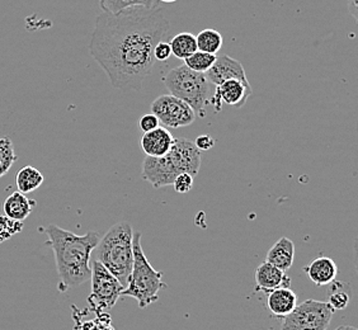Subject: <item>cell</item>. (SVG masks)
Returning a JSON list of instances; mask_svg holds the SVG:
<instances>
[{"instance_id": "cell-2", "label": "cell", "mask_w": 358, "mask_h": 330, "mask_svg": "<svg viewBox=\"0 0 358 330\" xmlns=\"http://www.w3.org/2000/svg\"><path fill=\"white\" fill-rule=\"evenodd\" d=\"M41 229L48 235V244L55 255L59 291L65 292L90 281V257L99 243V234L90 231L85 235H76L57 225Z\"/></svg>"}, {"instance_id": "cell-10", "label": "cell", "mask_w": 358, "mask_h": 330, "mask_svg": "<svg viewBox=\"0 0 358 330\" xmlns=\"http://www.w3.org/2000/svg\"><path fill=\"white\" fill-rule=\"evenodd\" d=\"M176 171L196 177L201 168V152L191 140L176 138L171 152L166 154Z\"/></svg>"}, {"instance_id": "cell-12", "label": "cell", "mask_w": 358, "mask_h": 330, "mask_svg": "<svg viewBox=\"0 0 358 330\" xmlns=\"http://www.w3.org/2000/svg\"><path fill=\"white\" fill-rule=\"evenodd\" d=\"M205 76L207 82L215 87H219L222 82L231 79L248 80L241 62L229 55L216 56V60L213 66L205 73Z\"/></svg>"}, {"instance_id": "cell-9", "label": "cell", "mask_w": 358, "mask_h": 330, "mask_svg": "<svg viewBox=\"0 0 358 330\" xmlns=\"http://www.w3.org/2000/svg\"><path fill=\"white\" fill-rule=\"evenodd\" d=\"M252 87L248 80L231 79L216 87L214 94L210 98L215 112H220L222 104L227 103L234 108H241L252 96Z\"/></svg>"}, {"instance_id": "cell-26", "label": "cell", "mask_w": 358, "mask_h": 330, "mask_svg": "<svg viewBox=\"0 0 358 330\" xmlns=\"http://www.w3.org/2000/svg\"><path fill=\"white\" fill-rule=\"evenodd\" d=\"M350 300H351V297L345 292V289H337L334 287L333 291H331V296H329L328 303H328L334 311H337V310L345 309V308L350 305Z\"/></svg>"}, {"instance_id": "cell-24", "label": "cell", "mask_w": 358, "mask_h": 330, "mask_svg": "<svg viewBox=\"0 0 358 330\" xmlns=\"http://www.w3.org/2000/svg\"><path fill=\"white\" fill-rule=\"evenodd\" d=\"M215 60H216V55H210V54L197 50L193 55L187 57L185 60V65L196 73L205 74L207 70L213 66Z\"/></svg>"}, {"instance_id": "cell-8", "label": "cell", "mask_w": 358, "mask_h": 330, "mask_svg": "<svg viewBox=\"0 0 358 330\" xmlns=\"http://www.w3.org/2000/svg\"><path fill=\"white\" fill-rule=\"evenodd\" d=\"M152 113L166 129L186 127L196 121V113L192 108L171 94L158 96L152 103Z\"/></svg>"}, {"instance_id": "cell-14", "label": "cell", "mask_w": 358, "mask_h": 330, "mask_svg": "<svg viewBox=\"0 0 358 330\" xmlns=\"http://www.w3.org/2000/svg\"><path fill=\"white\" fill-rule=\"evenodd\" d=\"M255 289L268 294L278 287H289L291 278L281 269L275 268L268 261H263L262 264L255 269Z\"/></svg>"}, {"instance_id": "cell-30", "label": "cell", "mask_w": 358, "mask_h": 330, "mask_svg": "<svg viewBox=\"0 0 358 330\" xmlns=\"http://www.w3.org/2000/svg\"><path fill=\"white\" fill-rule=\"evenodd\" d=\"M138 126H140L141 131H143L144 134H146V132H149V131L155 130L157 127L160 126V124H159L158 117H157L155 115L149 113V115H144L143 117L140 118Z\"/></svg>"}, {"instance_id": "cell-11", "label": "cell", "mask_w": 358, "mask_h": 330, "mask_svg": "<svg viewBox=\"0 0 358 330\" xmlns=\"http://www.w3.org/2000/svg\"><path fill=\"white\" fill-rule=\"evenodd\" d=\"M177 175H179V173L176 171L171 160L166 158V155L162 158L148 157L143 162L141 177L154 188L172 186Z\"/></svg>"}, {"instance_id": "cell-23", "label": "cell", "mask_w": 358, "mask_h": 330, "mask_svg": "<svg viewBox=\"0 0 358 330\" xmlns=\"http://www.w3.org/2000/svg\"><path fill=\"white\" fill-rule=\"evenodd\" d=\"M17 159L18 157L14 150L13 141L8 136L0 138V178L10 171Z\"/></svg>"}, {"instance_id": "cell-6", "label": "cell", "mask_w": 358, "mask_h": 330, "mask_svg": "<svg viewBox=\"0 0 358 330\" xmlns=\"http://www.w3.org/2000/svg\"><path fill=\"white\" fill-rule=\"evenodd\" d=\"M92 292L88 297L90 309L96 311V315L107 313L117 303L124 287L117 278L104 268L99 261H92Z\"/></svg>"}, {"instance_id": "cell-32", "label": "cell", "mask_w": 358, "mask_h": 330, "mask_svg": "<svg viewBox=\"0 0 358 330\" xmlns=\"http://www.w3.org/2000/svg\"><path fill=\"white\" fill-rule=\"evenodd\" d=\"M358 3L357 0H348V12L352 14L355 21H357Z\"/></svg>"}, {"instance_id": "cell-17", "label": "cell", "mask_w": 358, "mask_h": 330, "mask_svg": "<svg viewBox=\"0 0 358 330\" xmlns=\"http://www.w3.org/2000/svg\"><path fill=\"white\" fill-rule=\"evenodd\" d=\"M294 259L295 244L286 236L275 241V245L269 249L268 254L266 257V261L275 266V268L281 269L282 272H287L292 267Z\"/></svg>"}, {"instance_id": "cell-31", "label": "cell", "mask_w": 358, "mask_h": 330, "mask_svg": "<svg viewBox=\"0 0 358 330\" xmlns=\"http://www.w3.org/2000/svg\"><path fill=\"white\" fill-rule=\"evenodd\" d=\"M194 145H196V148L200 152H202V150H210V149L214 148L215 140L211 135H201V136L196 138Z\"/></svg>"}, {"instance_id": "cell-25", "label": "cell", "mask_w": 358, "mask_h": 330, "mask_svg": "<svg viewBox=\"0 0 358 330\" xmlns=\"http://www.w3.org/2000/svg\"><path fill=\"white\" fill-rule=\"evenodd\" d=\"M23 222L12 220L6 215H0V243L9 241L12 236L21 233Z\"/></svg>"}, {"instance_id": "cell-29", "label": "cell", "mask_w": 358, "mask_h": 330, "mask_svg": "<svg viewBox=\"0 0 358 330\" xmlns=\"http://www.w3.org/2000/svg\"><path fill=\"white\" fill-rule=\"evenodd\" d=\"M154 59L157 62H166L169 59V56L172 55V50L169 46V42L160 41L157 43V46L154 48Z\"/></svg>"}, {"instance_id": "cell-5", "label": "cell", "mask_w": 358, "mask_h": 330, "mask_svg": "<svg viewBox=\"0 0 358 330\" xmlns=\"http://www.w3.org/2000/svg\"><path fill=\"white\" fill-rule=\"evenodd\" d=\"M163 82L171 96L186 102L196 113V117H206V107L210 103L211 89L205 74L196 73L183 64L171 70L164 76Z\"/></svg>"}, {"instance_id": "cell-13", "label": "cell", "mask_w": 358, "mask_h": 330, "mask_svg": "<svg viewBox=\"0 0 358 330\" xmlns=\"http://www.w3.org/2000/svg\"><path fill=\"white\" fill-rule=\"evenodd\" d=\"M176 138L172 132L166 127H157L155 130L149 131L141 138V149L143 152L152 158L166 157L171 152Z\"/></svg>"}, {"instance_id": "cell-19", "label": "cell", "mask_w": 358, "mask_h": 330, "mask_svg": "<svg viewBox=\"0 0 358 330\" xmlns=\"http://www.w3.org/2000/svg\"><path fill=\"white\" fill-rule=\"evenodd\" d=\"M43 180H45L43 174L38 169H36L35 166L27 165L17 173L15 185L18 188V192L27 194V193L35 192L36 189H38L42 186Z\"/></svg>"}, {"instance_id": "cell-15", "label": "cell", "mask_w": 358, "mask_h": 330, "mask_svg": "<svg viewBox=\"0 0 358 330\" xmlns=\"http://www.w3.org/2000/svg\"><path fill=\"white\" fill-rule=\"evenodd\" d=\"M303 272L310 278L311 282L317 286H328L336 282L338 267L336 261L328 257H319L311 261L309 266L303 267Z\"/></svg>"}, {"instance_id": "cell-4", "label": "cell", "mask_w": 358, "mask_h": 330, "mask_svg": "<svg viewBox=\"0 0 358 330\" xmlns=\"http://www.w3.org/2000/svg\"><path fill=\"white\" fill-rule=\"evenodd\" d=\"M134 263L129 283L124 287L121 297H132L138 303L140 309H145L152 303L158 301L159 291L166 289V283L163 282V273L152 268L148 261L141 245V233L134 231L132 238Z\"/></svg>"}, {"instance_id": "cell-27", "label": "cell", "mask_w": 358, "mask_h": 330, "mask_svg": "<svg viewBox=\"0 0 358 330\" xmlns=\"http://www.w3.org/2000/svg\"><path fill=\"white\" fill-rule=\"evenodd\" d=\"M82 330H116L112 325L110 317L107 313L96 315V319L84 322L82 324Z\"/></svg>"}, {"instance_id": "cell-7", "label": "cell", "mask_w": 358, "mask_h": 330, "mask_svg": "<svg viewBox=\"0 0 358 330\" xmlns=\"http://www.w3.org/2000/svg\"><path fill=\"white\" fill-rule=\"evenodd\" d=\"M334 310L323 301L306 300L283 317L281 330H328Z\"/></svg>"}, {"instance_id": "cell-18", "label": "cell", "mask_w": 358, "mask_h": 330, "mask_svg": "<svg viewBox=\"0 0 358 330\" xmlns=\"http://www.w3.org/2000/svg\"><path fill=\"white\" fill-rule=\"evenodd\" d=\"M35 205V201L29 200L26 194L15 191L10 196H8L3 208L7 217L23 222L32 213Z\"/></svg>"}, {"instance_id": "cell-16", "label": "cell", "mask_w": 358, "mask_h": 330, "mask_svg": "<svg viewBox=\"0 0 358 330\" xmlns=\"http://www.w3.org/2000/svg\"><path fill=\"white\" fill-rule=\"evenodd\" d=\"M267 306L275 317H287L297 306V295L289 287H278L268 292Z\"/></svg>"}, {"instance_id": "cell-3", "label": "cell", "mask_w": 358, "mask_h": 330, "mask_svg": "<svg viewBox=\"0 0 358 330\" xmlns=\"http://www.w3.org/2000/svg\"><path fill=\"white\" fill-rule=\"evenodd\" d=\"M134 229L127 221H121L110 227L103 238L99 239L96 249V261L108 269L126 287L131 275L134 263L132 249Z\"/></svg>"}, {"instance_id": "cell-28", "label": "cell", "mask_w": 358, "mask_h": 330, "mask_svg": "<svg viewBox=\"0 0 358 330\" xmlns=\"http://www.w3.org/2000/svg\"><path fill=\"white\" fill-rule=\"evenodd\" d=\"M193 178L194 177L187 174V173L179 174V175H177V178L174 179V182H173L172 186L174 187V191L182 193V194L189 192L192 189Z\"/></svg>"}, {"instance_id": "cell-34", "label": "cell", "mask_w": 358, "mask_h": 330, "mask_svg": "<svg viewBox=\"0 0 358 330\" xmlns=\"http://www.w3.org/2000/svg\"><path fill=\"white\" fill-rule=\"evenodd\" d=\"M158 1H162V3H166V4H171V3H176V1H178V0H158Z\"/></svg>"}, {"instance_id": "cell-33", "label": "cell", "mask_w": 358, "mask_h": 330, "mask_svg": "<svg viewBox=\"0 0 358 330\" xmlns=\"http://www.w3.org/2000/svg\"><path fill=\"white\" fill-rule=\"evenodd\" d=\"M336 330H357V328H355V327H350V325H342V327H339Z\"/></svg>"}, {"instance_id": "cell-22", "label": "cell", "mask_w": 358, "mask_h": 330, "mask_svg": "<svg viewBox=\"0 0 358 330\" xmlns=\"http://www.w3.org/2000/svg\"><path fill=\"white\" fill-rule=\"evenodd\" d=\"M196 43H197L199 51L206 52L210 55H216L222 48L224 41L219 31L213 28H206L196 36Z\"/></svg>"}, {"instance_id": "cell-1", "label": "cell", "mask_w": 358, "mask_h": 330, "mask_svg": "<svg viewBox=\"0 0 358 330\" xmlns=\"http://www.w3.org/2000/svg\"><path fill=\"white\" fill-rule=\"evenodd\" d=\"M169 28L163 8L135 7L99 14L90 38V55L113 88L124 93L138 92L154 66V48Z\"/></svg>"}, {"instance_id": "cell-20", "label": "cell", "mask_w": 358, "mask_h": 330, "mask_svg": "<svg viewBox=\"0 0 358 330\" xmlns=\"http://www.w3.org/2000/svg\"><path fill=\"white\" fill-rule=\"evenodd\" d=\"M169 46L172 50L173 55L180 60H186L187 57L193 55L197 51V43H196V36L189 32H182L174 36Z\"/></svg>"}, {"instance_id": "cell-21", "label": "cell", "mask_w": 358, "mask_h": 330, "mask_svg": "<svg viewBox=\"0 0 358 330\" xmlns=\"http://www.w3.org/2000/svg\"><path fill=\"white\" fill-rule=\"evenodd\" d=\"M103 13L116 14L129 8H158V0H98Z\"/></svg>"}]
</instances>
